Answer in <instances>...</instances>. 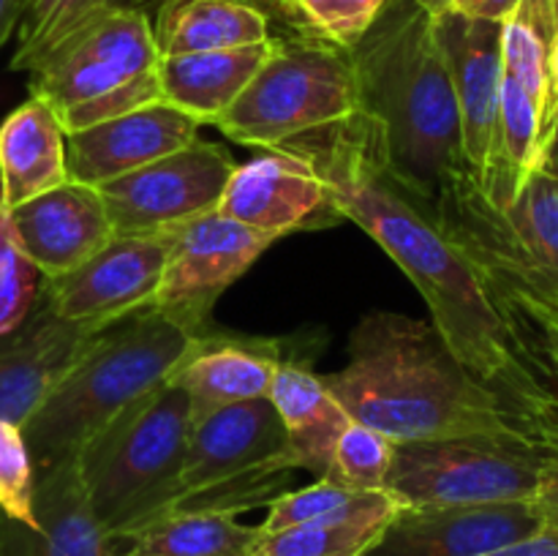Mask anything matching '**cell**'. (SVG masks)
I'll use <instances>...</instances> for the list:
<instances>
[{"instance_id": "1", "label": "cell", "mask_w": 558, "mask_h": 556, "mask_svg": "<svg viewBox=\"0 0 558 556\" xmlns=\"http://www.w3.org/2000/svg\"><path fill=\"white\" fill-rule=\"evenodd\" d=\"M283 153L308 158L325 174L338 213L365 229L407 273L428 305L430 325L458 360L505 401L512 423L548 392L518 354L477 267L441 229L434 205L381 167L363 120Z\"/></svg>"}, {"instance_id": "2", "label": "cell", "mask_w": 558, "mask_h": 556, "mask_svg": "<svg viewBox=\"0 0 558 556\" xmlns=\"http://www.w3.org/2000/svg\"><path fill=\"white\" fill-rule=\"evenodd\" d=\"M322 379L354 423L396 445L518 431L505 401L458 360L430 319L371 311L349 336L347 365Z\"/></svg>"}, {"instance_id": "3", "label": "cell", "mask_w": 558, "mask_h": 556, "mask_svg": "<svg viewBox=\"0 0 558 556\" xmlns=\"http://www.w3.org/2000/svg\"><path fill=\"white\" fill-rule=\"evenodd\" d=\"M349 58L360 120L376 158L398 183L434 205L447 180L469 169L434 16L414 0H387Z\"/></svg>"}, {"instance_id": "4", "label": "cell", "mask_w": 558, "mask_h": 556, "mask_svg": "<svg viewBox=\"0 0 558 556\" xmlns=\"http://www.w3.org/2000/svg\"><path fill=\"white\" fill-rule=\"evenodd\" d=\"M199 333L153 305L98 330L22 425L33 467L76 458L114 414L169 382Z\"/></svg>"}, {"instance_id": "5", "label": "cell", "mask_w": 558, "mask_h": 556, "mask_svg": "<svg viewBox=\"0 0 558 556\" xmlns=\"http://www.w3.org/2000/svg\"><path fill=\"white\" fill-rule=\"evenodd\" d=\"M189 434V398L172 382H163L82 445L76 469L109 537H131L172 510L180 499Z\"/></svg>"}, {"instance_id": "6", "label": "cell", "mask_w": 558, "mask_h": 556, "mask_svg": "<svg viewBox=\"0 0 558 556\" xmlns=\"http://www.w3.org/2000/svg\"><path fill=\"white\" fill-rule=\"evenodd\" d=\"M153 22L142 5H114L82 20L27 69L65 134L163 101Z\"/></svg>"}, {"instance_id": "7", "label": "cell", "mask_w": 558, "mask_h": 556, "mask_svg": "<svg viewBox=\"0 0 558 556\" xmlns=\"http://www.w3.org/2000/svg\"><path fill=\"white\" fill-rule=\"evenodd\" d=\"M357 118V82L349 52L298 31L276 36L270 58L213 125L238 145L292 150L336 134Z\"/></svg>"}, {"instance_id": "8", "label": "cell", "mask_w": 558, "mask_h": 556, "mask_svg": "<svg viewBox=\"0 0 558 556\" xmlns=\"http://www.w3.org/2000/svg\"><path fill=\"white\" fill-rule=\"evenodd\" d=\"M537 488L539 452L518 431L398 442L387 478V494L401 507L534 499Z\"/></svg>"}, {"instance_id": "9", "label": "cell", "mask_w": 558, "mask_h": 556, "mask_svg": "<svg viewBox=\"0 0 558 556\" xmlns=\"http://www.w3.org/2000/svg\"><path fill=\"white\" fill-rule=\"evenodd\" d=\"M234 167L227 147L196 140L96 189L114 234H163L216 210Z\"/></svg>"}, {"instance_id": "10", "label": "cell", "mask_w": 558, "mask_h": 556, "mask_svg": "<svg viewBox=\"0 0 558 556\" xmlns=\"http://www.w3.org/2000/svg\"><path fill=\"white\" fill-rule=\"evenodd\" d=\"M163 238V273L153 309H161L194 330L210 325L216 300L276 243L218 210L178 223Z\"/></svg>"}, {"instance_id": "11", "label": "cell", "mask_w": 558, "mask_h": 556, "mask_svg": "<svg viewBox=\"0 0 558 556\" xmlns=\"http://www.w3.org/2000/svg\"><path fill=\"white\" fill-rule=\"evenodd\" d=\"M161 273V234H114L98 254L65 276L41 278L38 294L60 319L107 327L153 305Z\"/></svg>"}, {"instance_id": "12", "label": "cell", "mask_w": 558, "mask_h": 556, "mask_svg": "<svg viewBox=\"0 0 558 556\" xmlns=\"http://www.w3.org/2000/svg\"><path fill=\"white\" fill-rule=\"evenodd\" d=\"M272 472H294V463L289 456L287 428L270 398L229 403L191 423L180 499Z\"/></svg>"}, {"instance_id": "13", "label": "cell", "mask_w": 558, "mask_h": 556, "mask_svg": "<svg viewBox=\"0 0 558 556\" xmlns=\"http://www.w3.org/2000/svg\"><path fill=\"white\" fill-rule=\"evenodd\" d=\"M548 527L534 499L398 507L363 556H485Z\"/></svg>"}, {"instance_id": "14", "label": "cell", "mask_w": 558, "mask_h": 556, "mask_svg": "<svg viewBox=\"0 0 558 556\" xmlns=\"http://www.w3.org/2000/svg\"><path fill=\"white\" fill-rule=\"evenodd\" d=\"M216 210L276 240L343 221L325 174L308 158L283 150H262L234 167Z\"/></svg>"}, {"instance_id": "15", "label": "cell", "mask_w": 558, "mask_h": 556, "mask_svg": "<svg viewBox=\"0 0 558 556\" xmlns=\"http://www.w3.org/2000/svg\"><path fill=\"white\" fill-rule=\"evenodd\" d=\"M436 38L450 69L461 112L463 158L483 189L494 167V142L501 98V22L480 20L466 11L434 16Z\"/></svg>"}, {"instance_id": "16", "label": "cell", "mask_w": 558, "mask_h": 556, "mask_svg": "<svg viewBox=\"0 0 558 556\" xmlns=\"http://www.w3.org/2000/svg\"><path fill=\"white\" fill-rule=\"evenodd\" d=\"M33 512L38 527L0 510V556H123L93 512L76 458L36 469Z\"/></svg>"}, {"instance_id": "17", "label": "cell", "mask_w": 558, "mask_h": 556, "mask_svg": "<svg viewBox=\"0 0 558 556\" xmlns=\"http://www.w3.org/2000/svg\"><path fill=\"white\" fill-rule=\"evenodd\" d=\"M98 330L60 319L38 294L31 314L0 336V420L22 428Z\"/></svg>"}, {"instance_id": "18", "label": "cell", "mask_w": 558, "mask_h": 556, "mask_svg": "<svg viewBox=\"0 0 558 556\" xmlns=\"http://www.w3.org/2000/svg\"><path fill=\"white\" fill-rule=\"evenodd\" d=\"M199 125L172 104L158 101L65 136L69 180L101 185L199 140Z\"/></svg>"}, {"instance_id": "19", "label": "cell", "mask_w": 558, "mask_h": 556, "mask_svg": "<svg viewBox=\"0 0 558 556\" xmlns=\"http://www.w3.org/2000/svg\"><path fill=\"white\" fill-rule=\"evenodd\" d=\"M22 251L41 278L80 267L114 238L112 221L96 185L65 180L58 189L9 210Z\"/></svg>"}, {"instance_id": "20", "label": "cell", "mask_w": 558, "mask_h": 556, "mask_svg": "<svg viewBox=\"0 0 558 556\" xmlns=\"http://www.w3.org/2000/svg\"><path fill=\"white\" fill-rule=\"evenodd\" d=\"M281 363H289L281 354V341L227 336L205 327L169 382L189 398L194 423L229 403L267 398Z\"/></svg>"}, {"instance_id": "21", "label": "cell", "mask_w": 558, "mask_h": 556, "mask_svg": "<svg viewBox=\"0 0 558 556\" xmlns=\"http://www.w3.org/2000/svg\"><path fill=\"white\" fill-rule=\"evenodd\" d=\"M65 129L41 101L27 98L0 123V207L14 210L69 180Z\"/></svg>"}, {"instance_id": "22", "label": "cell", "mask_w": 558, "mask_h": 556, "mask_svg": "<svg viewBox=\"0 0 558 556\" xmlns=\"http://www.w3.org/2000/svg\"><path fill=\"white\" fill-rule=\"evenodd\" d=\"M272 44L276 36L248 47L161 58L158 60L161 98L180 112L191 114L196 123L213 125L265 65Z\"/></svg>"}, {"instance_id": "23", "label": "cell", "mask_w": 558, "mask_h": 556, "mask_svg": "<svg viewBox=\"0 0 558 556\" xmlns=\"http://www.w3.org/2000/svg\"><path fill=\"white\" fill-rule=\"evenodd\" d=\"M267 398L287 428L294 469L325 478L330 472L338 436L352 423L341 401L332 396L322 376L292 360L278 365Z\"/></svg>"}, {"instance_id": "24", "label": "cell", "mask_w": 558, "mask_h": 556, "mask_svg": "<svg viewBox=\"0 0 558 556\" xmlns=\"http://www.w3.org/2000/svg\"><path fill=\"white\" fill-rule=\"evenodd\" d=\"M150 22L161 58L248 47L272 38V20L248 0H161Z\"/></svg>"}, {"instance_id": "25", "label": "cell", "mask_w": 558, "mask_h": 556, "mask_svg": "<svg viewBox=\"0 0 558 556\" xmlns=\"http://www.w3.org/2000/svg\"><path fill=\"white\" fill-rule=\"evenodd\" d=\"M558 27V0H518L507 20H501V65L539 112L548 140H558V104L550 93L548 55Z\"/></svg>"}, {"instance_id": "26", "label": "cell", "mask_w": 558, "mask_h": 556, "mask_svg": "<svg viewBox=\"0 0 558 556\" xmlns=\"http://www.w3.org/2000/svg\"><path fill=\"white\" fill-rule=\"evenodd\" d=\"M259 537L229 512H167L125 537L123 556H254Z\"/></svg>"}, {"instance_id": "27", "label": "cell", "mask_w": 558, "mask_h": 556, "mask_svg": "<svg viewBox=\"0 0 558 556\" xmlns=\"http://www.w3.org/2000/svg\"><path fill=\"white\" fill-rule=\"evenodd\" d=\"M472 259V256H469ZM499 309L518 354L539 385L558 396V316L496 267L472 259Z\"/></svg>"}, {"instance_id": "28", "label": "cell", "mask_w": 558, "mask_h": 556, "mask_svg": "<svg viewBox=\"0 0 558 556\" xmlns=\"http://www.w3.org/2000/svg\"><path fill=\"white\" fill-rule=\"evenodd\" d=\"M398 507L401 505L390 494H381L349 516L262 534L254 556H363L396 516Z\"/></svg>"}, {"instance_id": "29", "label": "cell", "mask_w": 558, "mask_h": 556, "mask_svg": "<svg viewBox=\"0 0 558 556\" xmlns=\"http://www.w3.org/2000/svg\"><path fill=\"white\" fill-rule=\"evenodd\" d=\"M114 5H140V0H25L11 71H27L58 38L90 14Z\"/></svg>"}, {"instance_id": "30", "label": "cell", "mask_w": 558, "mask_h": 556, "mask_svg": "<svg viewBox=\"0 0 558 556\" xmlns=\"http://www.w3.org/2000/svg\"><path fill=\"white\" fill-rule=\"evenodd\" d=\"M385 5L387 0H287V22L294 31L352 52Z\"/></svg>"}, {"instance_id": "31", "label": "cell", "mask_w": 558, "mask_h": 556, "mask_svg": "<svg viewBox=\"0 0 558 556\" xmlns=\"http://www.w3.org/2000/svg\"><path fill=\"white\" fill-rule=\"evenodd\" d=\"M387 491H352L330 478H316L314 483L300 491H283L270 501L267 518L259 523L262 534L281 532V529L300 527V523L325 521V518L349 516L360 507L371 505L376 496Z\"/></svg>"}, {"instance_id": "32", "label": "cell", "mask_w": 558, "mask_h": 556, "mask_svg": "<svg viewBox=\"0 0 558 556\" xmlns=\"http://www.w3.org/2000/svg\"><path fill=\"white\" fill-rule=\"evenodd\" d=\"M396 442L363 423H349L332 450L330 472L325 478L352 491H387Z\"/></svg>"}, {"instance_id": "33", "label": "cell", "mask_w": 558, "mask_h": 556, "mask_svg": "<svg viewBox=\"0 0 558 556\" xmlns=\"http://www.w3.org/2000/svg\"><path fill=\"white\" fill-rule=\"evenodd\" d=\"M41 289V273L22 251L5 207H0V336L14 330L33 311Z\"/></svg>"}, {"instance_id": "34", "label": "cell", "mask_w": 558, "mask_h": 556, "mask_svg": "<svg viewBox=\"0 0 558 556\" xmlns=\"http://www.w3.org/2000/svg\"><path fill=\"white\" fill-rule=\"evenodd\" d=\"M441 229H445V227H441ZM445 232H447V229H445ZM447 234H450V240L458 245V249L463 251V254L472 256V259H477V262H485V265L496 267V270H501V273H505V276H510L512 281L521 283V287L526 289V292H532L534 298L539 300V303L548 305V309L554 311V314L558 316V287H548V283H534V281H529L526 276H521V273H518V270H512V267L507 265V262H501L499 256L490 254L488 249H483V245H477V243H474V240L461 238V234H456V232H447Z\"/></svg>"}, {"instance_id": "35", "label": "cell", "mask_w": 558, "mask_h": 556, "mask_svg": "<svg viewBox=\"0 0 558 556\" xmlns=\"http://www.w3.org/2000/svg\"><path fill=\"white\" fill-rule=\"evenodd\" d=\"M539 488L534 501L543 510L545 521L558 527V452L539 450Z\"/></svg>"}, {"instance_id": "36", "label": "cell", "mask_w": 558, "mask_h": 556, "mask_svg": "<svg viewBox=\"0 0 558 556\" xmlns=\"http://www.w3.org/2000/svg\"><path fill=\"white\" fill-rule=\"evenodd\" d=\"M485 556H558V527L548 523V527L539 529V532L532 534V537L518 540V543Z\"/></svg>"}, {"instance_id": "37", "label": "cell", "mask_w": 558, "mask_h": 556, "mask_svg": "<svg viewBox=\"0 0 558 556\" xmlns=\"http://www.w3.org/2000/svg\"><path fill=\"white\" fill-rule=\"evenodd\" d=\"M518 0H466L463 11L472 16H480V20H494L501 22L510 16V11L515 9Z\"/></svg>"}, {"instance_id": "38", "label": "cell", "mask_w": 558, "mask_h": 556, "mask_svg": "<svg viewBox=\"0 0 558 556\" xmlns=\"http://www.w3.org/2000/svg\"><path fill=\"white\" fill-rule=\"evenodd\" d=\"M22 3H25V0H0V49L11 41V36H14L16 27H20Z\"/></svg>"}, {"instance_id": "39", "label": "cell", "mask_w": 558, "mask_h": 556, "mask_svg": "<svg viewBox=\"0 0 558 556\" xmlns=\"http://www.w3.org/2000/svg\"><path fill=\"white\" fill-rule=\"evenodd\" d=\"M417 5H423L430 16L450 14V11H463L466 0H414Z\"/></svg>"}, {"instance_id": "40", "label": "cell", "mask_w": 558, "mask_h": 556, "mask_svg": "<svg viewBox=\"0 0 558 556\" xmlns=\"http://www.w3.org/2000/svg\"><path fill=\"white\" fill-rule=\"evenodd\" d=\"M548 80H550V93H554L558 104V27L554 33V41H550V55H548Z\"/></svg>"}, {"instance_id": "41", "label": "cell", "mask_w": 558, "mask_h": 556, "mask_svg": "<svg viewBox=\"0 0 558 556\" xmlns=\"http://www.w3.org/2000/svg\"><path fill=\"white\" fill-rule=\"evenodd\" d=\"M251 5H256V9L265 11L270 20H276V16H281L283 22H287V0H248Z\"/></svg>"}, {"instance_id": "42", "label": "cell", "mask_w": 558, "mask_h": 556, "mask_svg": "<svg viewBox=\"0 0 558 556\" xmlns=\"http://www.w3.org/2000/svg\"><path fill=\"white\" fill-rule=\"evenodd\" d=\"M554 156H558V140H556V147H554Z\"/></svg>"}]
</instances>
